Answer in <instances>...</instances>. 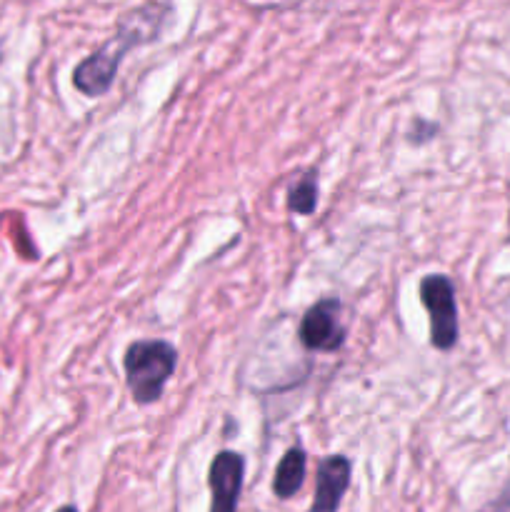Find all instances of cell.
Segmentation results:
<instances>
[{
	"label": "cell",
	"mask_w": 510,
	"mask_h": 512,
	"mask_svg": "<svg viewBox=\"0 0 510 512\" xmlns=\"http://www.w3.org/2000/svg\"><path fill=\"white\" fill-rule=\"evenodd\" d=\"M165 15H168V8H163V5H143V8L125 13L120 18L113 40H108L103 48L88 55L73 70L75 88L88 98H100V95L108 93L123 55L135 45L153 40L160 33Z\"/></svg>",
	"instance_id": "cell-1"
},
{
	"label": "cell",
	"mask_w": 510,
	"mask_h": 512,
	"mask_svg": "<svg viewBox=\"0 0 510 512\" xmlns=\"http://www.w3.org/2000/svg\"><path fill=\"white\" fill-rule=\"evenodd\" d=\"M128 390L138 405L160 400L165 383L178 365V353L165 340H135L123 355Z\"/></svg>",
	"instance_id": "cell-2"
},
{
	"label": "cell",
	"mask_w": 510,
	"mask_h": 512,
	"mask_svg": "<svg viewBox=\"0 0 510 512\" xmlns=\"http://www.w3.org/2000/svg\"><path fill=\"white\" fill-rule=\"evenodd\" d=\"M420 300L430 318V343L433 348L453 350L460 338L458 325V303H455V288L448 275H425L420 280Z\"/></svg>",
	"instance_id": "cell-3"
},
{
	"label": "cell",
	"mask_w": 510,
	"mask_h": 512,
	"mask_svg": "<svg viewBox=\"0 0 510 512\" xmlns=\"http://www.w3.org/2000/svg\"><path fill=\"white\" fill-rule=\"evenodd\" d=\"M300 343L308 350L318 353H335L345 340V328L340 323V300L325 298L308 308V313L300 320Z\"/></svg>",
	"instance_id": "cell-4"
},
{
	"label": "cell",
	"mask_w": 510,
	"mask_h": 512,
	"mask_svg": "<svg viewBox=\"0 0 510 512\" xmlns=\"http://www.w3.org/2000/svg\"><path fill=\"white\" fill-rule=\"evenodd\" d=\"M245 460L233 450H223L213 458L208 470L210 512H238L240 490H243Z\"/></svg>",
	"instance_id": "cell-5"
},
{
	"label": "cell",
	"mask_w": 510,
	"mask_h": 512,
	"mask_svg": "<svg viewBox=\"0 0 510 512\" xmlns=\"http://www.w3.org/2000/svg\"><path fill=\"white\" fill-rule=\"evenodd\" d=\"M353 465L345 455H328L318 463V478H315V498L308 512H338L343 495L350 485Z\"/></svg>",
	"instance_id": "cell-6"
},
{
	"label": "cell",
	"mask_w": 510,
	"mask_h": 512,
	"mask_svg": "<svg viewBox=\"0 0 510 512\" xmlns=\"http://www.w3.org/2000/svg\"><path fill=\"white\" fill-rule=\"evenodd\" d=\"M305 468H308V455L300 445L285 450V455L280 458L278 468H275V480H273V493L280 500H288L303 488L305 483Z\"/></svg>",
	"instance_id": "cell-7"
},
{
	"label": "cell",
	"mask_w": 510,
	"mask_h": 512,
	"mask_svg": "<svg viewBox=\"0 0 510 512\" xmlns=\"http://www.w3.org/2000/svg\"><path fill=\"white\" fill-rule=\"evenodd\" d=\"M318 205V175L308 173L288 190V208L295 215H310Z\"/></svg>",
	"instance_id": "cell-8"
},
{
	"label": "cell",
	"mask_w": 510,
	"mask_h": 512,
	"mask_svg": "<svg viewBox=\"0 0 510 512\" xmlns=\"http://www.w3.org/2000/svg\"><path fill=\"white\" fill-rule=\"evenodd\" d=\"M480 512H510V483L500 490L498 498L490 500Z\"/></svg>",
	"instance_id": "cell-9"
},
{
	"label": "cell",
	"mask_w": 510,
	"mask_h": 512,
	"mask_svg": "<svg viewBox=\"0 0 510 512\" xmlns=\"http://www.w3.org/2000/svg\"><path fill=\"white\" fill-rule=\"evenodd\" d=\"M55 512H78V508H75V505H63V508L55 510Z\"/></svg>",
	"instance_id": "cell-10"
}]
</instances>
